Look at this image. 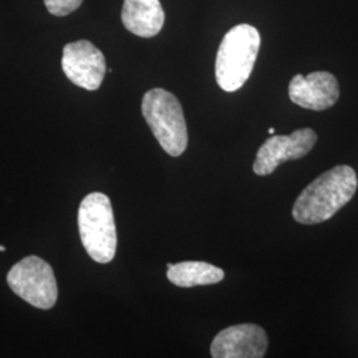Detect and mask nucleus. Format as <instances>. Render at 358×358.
Listing matches in <instances>:
<instances>
[{"mask_svg":"<svg viewBox=\"0 0 358 358\" xmlns=\"http://www.w3.org/2000/svg\"><path fill=\"white\" fill-rule=\"evenodd\" d=\"M357 185V174L352 167H333L299 195L292 208L294 220L301 224H317L331 219L355 196Z\"/></svg>","mask_w":358,"mask_h":358,"instance_id":"nucleus-1","label":"nucleus"},{"mask_svg":"<svg viewBox=\"0 0 358 358\" xmlns=\"http://www.w3.org/2000/svg\"><path fill=\"white\" fill-rule=\"evenodd\" d=\"M259 48L260 35L255 27L239 24L231 28L217 50V85L224 92L241 90L252 73Z\"/></svg>","mask_w":358,"mask_h":358,"instance_id":"nucleus-2","label":"nucleus"},{"mask_svg":"<svg viewBox=\"0 0 358 358\" xmlns=\"http://www.w3.org/2000/svg\"><path fill=\"white\" fill-rule=\"evenodd\" d=\"M77 223L81 243L88 255L97 263H110L117 250V231L110 199L103 192L87 195L78 207Z\"/></svg>","mask_w":358,"mask_h":358,"instance_id":"nucleus-3","label":"nucleus"},{"mask_svg":"<svg viewBox=\"0 0 358 358\" xmlns=\"http://www.w3.org/2000/svg\"><path fill=\"white\" fill-rule=\"evenodd\" d=\"M142 115L167 154H183L189 142L187 127L182 105L173 93L162 88L146 92L142 99Z\"/></svg>","mask_w":358,"mask_h":358,"instance_id":"nucleus-4","label":"nucleus"},{"mask_svg":"<svg viewBox=\"0 0 358 358\" xmlns=\"http://www.w3.org/2000/svg\"><path fill=\"white\" fill-rule=\"evenodd\" d=\"M10 288L20 299L38 309H51L57 300V282L51 266L38 256H27L10 269Z\"/></svg>","mask_w":358,"mask_h":358,"instance_id":"nucleus-5","label":"nucleus"},{"mask_svg":"<svg viewBox=\"0 0 358 358\" xmlns=\"http://www.w3.org/2000/svg\"><path fill=\"white\" fill-rule=\"evenodd\" d=\"M317 134L312 129L294 130L289 136H272L260 146L254 171L257 176H269L284 162L306 157L316 145Z\"/></svg>","mask_w":358,"mask_h":358,"instance_id":"nucleus-6","label":"nucleus"},{"mask_svg":"<svg viewBox=\"0 0 358 358\" xmlns=\"http://www.w3.org/2000/svg\"><path fill=\"white\" fill-rule=\"evenodd\" d=\"M62 66L65 76L75 85L87 90H97L106 73L103 52L88 40H78L64 47Z\"/></svg>","mask_w":358,"mask_h":358,"instance_id":"nucleus-7","label":"nucleus"},{"mask_svg":"<svg viewBox=\"0 0 358 358\" xmlns=\"http://www.w3.org/2000/svg\"><path fill=\"white\" fill-rule=\"evenodd\" d=\"M268 337L256 324H239L223 329L211 344L214 358H262L266 356Z\"/></svg>","mask_w":358,"mask_h":358,"instance_id":"nucleus-8","label":"nucleus"},{"mask_svg":"<svg viewBox=\"0 0 358 358\" xmlns=\"http://www.w3.org/2000/svg\"><path fill=\"white\" fill-rule=\"evenodd\" d=\"M292 103L310 110H325L337 103L340 87L337 78L329 72H313L308 76L296 75L289 83Z\"/></svg>","mask_w":358,"mask_h":358,"instance_id":"nucleus-9","label":"nucleus"},{"mask_svg":"<svg viewBox=\"0 0 358 358\" xmlns=\"http://www.w3.org/2000/svg\"><path fill=\"white\" fill-rule=\"evenodd\" d=\"M121 19L129 32L140 38H153L164 27L165 13L159 0H125Z\"/></svg>","mask_w":358,"mask_h":358,"instance_id":"nucleus-10","label":"nucleus"},{"mask_svg":"<svg viewBox=\"0 0 358 358\" xmlns=\"http://www.w3.org/2000/svg\"><path fill=\"white\" fill-rule=\"evenodd\" d=\"M167 279L180 288L211 285L224 279V271L206 262L167 264Z\"/></svg>","mask_w":358,"mask_h":358,"instance_id":"nucleus-11","label":"nucleus"},{"mask_svg":"<svg viewBox=\"0 0 358 358\" xmlns=\"http://www.w3.org/2000/svg\"><path fill=\"white\" fill-rule=\"evenodd\" d=\"M48 13L55 16H66L76 11L83 0H44Z\"/></svg>","mask_w":358,"mask_h":358,"instance_id":"nucleus-12","label":"nucleus"},{"mask_svg":"<svg viewBox=\"0 0 358 358\" xmlns=\"http://www.w3.org/2000/svg\"><path fill=\"white\" fill-rule=\"evenodd\" d=\"M268 133H269V134H271V136H273V134H275V129L269 128Z\"/></svg>","mask_w":358,"mask_h":358,"instance_id":"nucleus-13","label":"nucleus"},{"mask_svg":"<svg viewBox=\"0 0 358 358\" xmlns=\"http://www.w3.org/2000/svg\"><path fill=\"white\" fill-rule=\"evenodd\" d=\"M6 251V248H4V245H0V252H4Z\"/></svg>","mask_w":358,"mask_h":358,"instance_id":"nucleus-14","label":"nucleus"}]
</instances>
